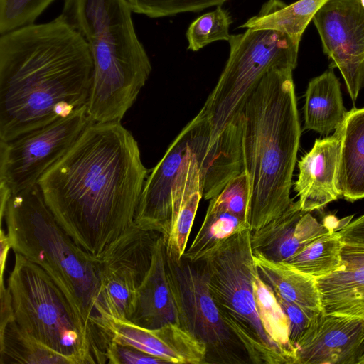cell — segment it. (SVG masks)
<instances>
[{
  "label": "cell",
  "instance_id": "cell-1",
  "mask_svg": "<svg viewBox=\"0 0 364 364\" xmlns=\"http://www.w3.org/2000/svg\"><path fill=\"white\" fill-rule=\"evenodd\" d=\"M147 176L130 131L91 122L38 186L58 225L97 260L134 224Z\"/></svg>",
  "mask_w": 364,
  "mask_h": 364
},
{
  "label": "cell",
  "instance_id": "cell-2",
  "mask_svg": "<svg viewBox=\"0 0 364 364\" xmlns=\"http://www.w3.org/2000/svg\"><path fill=\"white\" fill-rule=\"evenodd\" d=\"M92 74L88 43L58 17L1 34L0 141L87 108Z\"/></svg>",
  "mask_w": 364,
  "mask_h": 364
},
{
  "label": "cell",
  "instance_id": "cell-3",
  "mask_svg": "<svg viewBox=\"0 0 364 364\" xmlns=\"http://www.w3.org/2000/svg\"><path fill=\"white\" fill-rule=\"evenodd\" d=\"M14 252L40 266L62 291L90 343L96 364L107 363L113 322L102 293L97 260L57 223L38 185L11 195L0 210Z\"/></svg>",
  "mask_w": 364,
  "mask_h": 364
},
{
  "label": "cell",
  "instance_id": "cell-4",
  "mask_svg": "<svg viewBox=\"0 0 364 364\" xmlns=\"http://www.w3.org/2000/svg\"><path fill=\"white\" fill-rule=\"evenodd\" d=\"M292 73L289 68L270 70L243 109L251 232L279 217L294 201L290 191L301 129Z\"/></svg>",
  "mask_w": 364,
  "mask_h": 364
},
{
  "label": "cell",
  "instance_id": "cell-5",
  "mask_svg": "<svg viewBox=\"0 0 364 364\" xmlns=\"http://www.w3.org/2000/svg\"><path fill=\"white\" fill-rule=\"evenodd\" d=\"M200 262L222 319L244 346L250 363L295 364L272 341L261 321L253 290L257 268L250 230L232 235Z\"/></svg>",
  "mask_w": 364,
  "mask_h": 364
},
{
  "label": "cell",
  "instance_id": "cell-6",
  "mask_svg": "<svg viewBox=\"0 0 364 364\" xmlns=\"http://www.w3.org/2000/svg\"><path fill=\"white\" fill-rule=\"evenodd\" d=\"M230 53L220 77L198 114L208 132L209 146L226 126L243 112L264 75L275 68L294 70L299 46L287 34L247 28L230 35Z\"/></svg>",
  "mask_w": 364,
  "mask_h": 364
},
{
  "label": "cell",
  "instance_id": "cell-7",
  "mask_svg": "<svg viewBox=\"0 0 364 364\" xmlns=\"http://www.w3.org/2000/svg\"><path fill=\"white\" fill-rule=\"evenodd\" d=\"M7 280L15 321L71 364H96L90 343L67 298L38 265L18 252Z\"/></svg>",
  "mask_w": 364,
  "mask_h": 364
},
{
  "label": "cell",
  "instance_id": "cell-8",
  "mask_svg": "<svg viewBox=\"0 0 364 364\" xmlns=\"http://www.w3.org/2000/svg\"><path fill=\"white\" fill-rule=\"evenodd\" d=\"M166 267L178 323L205 346V363H251L244 346L222 319L202 263L166 257Z\"/></svg>",
  "mask_w": 364,
  "mask_h": 364
},
{
  "label": "cell",
  "instance_id": "cell-9",
  "mask_svg": "<svg viewBox=\"0 0 364 364\" xmlns=\"http://www.w3.org/2000/svg\"><path fill=\"white\" fill-rule=\"evenodd\" d=\"M90 122L85 108L10 141H0V191L11 196L38 185Z\"/></svg>",
  "mask_w": 364,
  "mask_h": 364
},
{
  "label": "cell",
  "instance_id": "cell-10",
  "mask_svg": "<svg viewBox=\"0 0 364 364\" xmlns=\"http://www.w3.org/2000/svg\"><path fill=\"white\" fill-rule=\"evenodd\" d=\"M161 235L134 224L97 259L102 297L113 321L129 322Z\"/></svg>",
  "mask_w": 364,
  "mask_h": 364
},
{
  "label": "cell",
  "instance_id": "cell-11",
  "mask_svg": "<svg viewBox=\"0 0 364 364\" xmlns=\"http://www.w3.org/2000/svg\"><path fill=\"white\" fill-rule=\"evenodd\" d=\"M313 22L329 68H338L355 102L364 88V7L360 0H328Z\"/></svg>",
  "mask_w": 364,
  "mask_h": 364
},
{
  "label": "cell",
  "instance_id": "cell-12",
  "mask_svg": "<svg viewBox=\"0 0 364 364\" xmlns=\"http://www.w3.org/2000/svg\"><path fill=\"white\" fill-rule=\"evenodd\" d=\"M294 347L296 364H364V321L322 311Z\"/></svg>",
  "mask_w": 364,
  "mask_h": 364
},
{
  "label": "cell",
  "instance_id": "cell-13",
  "mask_svg": "<svg viewBox=\"0 0 364 364\" xmlns=\"http://www.w3.org/2000/svg\"><path fill=\"white\" fill-rule=\"evenodd\" d=\"M191 147L188 122L147 176L136 207L134 224L165 237L171 218L172 194L178 172Z\"/></svg>",
  "mask_w": 364,
  "mask_h": 364
},
{
  "label": "cell",
  "instance_id": "cell-14",
  "mask_svg": "<svg viewBox=\"0 0 364 364\" xmlns=\"http://www.w3.org/2000/svg\"><path fill=\"white\" fill-rule=\"evenodd\" d=\"M333 230L318 222L311 212L302 210L298 200L293 201L279 217L251 232V245L253 253L284 262L314 240Z\"/></svg>",
  "mask_w": 364,
  "mask_h": 364
},
{
  "label": "cell",
  "instance_id": "cell-15",
  "mask_svg": "<svg viewBox=\"0 0 364 364\" xmlns=\"http://www.w3.org/2000/svg\"><path fill=\"white\" fill-rule=\"evenodd\" d=\"M340 145L338 127L331 136L316 139L311 149L299 161L294 188L302 210L323 209L341 197L337 188Z\"/></svg>",
  "mask_w": 364,
  "mask_h": 364
},
{
  "label": "cell",
  "instance_id": "cell-16",
  "mask_svg": "<svg viewBox=\"0 0 364 364\" xmlns=\"http://www.w3.org/2000/svg\"><path fill=\"white\" fill-rule=\"evenodd\" d=\"M114 341L132 346L168 363L205 364V346L178 323L149 329L114 321Z\"/></svg>",
  "mask_w": 364,
  "mask_h": 364
},
{
  "label": "cell",
  "instance_id": "cell-17",
  "mask_svg": "<svg viewBox=\"0 0 364 364\" xmlns=\"http://www.w3.org/2000/svg\"><path fill=\"white\" fill-rule=\"evenodd\" d=\"M202 198L199 165L191 145L173 187L169 230L163 236L167 258L176 262L183 258Z\"/></svg>",
  "mask_w": 364,
  "mask_h": 364
},
{
  "label": "cell",
  "instance_id": "cell-18",
  "mask_svg": "<svg viewBox=\"0 0 364 364\" xmlns=\"http://www.w3.org/2000/svg\"><path fill=\"white\" fill-rule=\"evenodd\" d=\"M129 322L149 329L178 323L177 309L167 277L162 235L155 244L150 267L138 289Z\"/></svg>",
  "mask_w": 364,
  "mask_h": 364
},
{
  "label": "cell",
  "instance_id": "cell-19",
  "mask_svg": "<svg viewBox=\"0 0 364 364\" xmlns=\"http://www.w3.org/2000/svg\"><path fill=\"white\" fill-rule=\"evenodd\" d=\"M337 188L349 202L364 198V107L347 112L340 125Z\"/></svg>",
  "mask_w": 364,
  "mask_h": 364
},
{
  "label": "cell",
  "instance_id": "cell-20",
  "mask_svg": "<svg viewBox=\"0 0 364 364\" xmlns=\"http://www.w3.org/2000/svg\"><path fill=\"white\" fill-rule=\"evenodd\" d=\"M303 109L305 129L327 135L342 124L347 111L333 68L309 82Z\"/></svg>",
  "mask_w": 364,
  "mask_h": 364
},
{
  "label": "cell",
  "instance_id": "cell-21",
  "mask_svg": "<svg viewBox=\"0 0 364 364\" xmlns=\"http://www.w3.org/2000/svg\"><path fill=\"white\" fill-rule=\"evenodd\" d=\"M254 260L260 277L275 295L306 311H323L316 277L258 253H254Z\"/></svg>",
  "mask_w": 364,
  "mask_h": 364
},
{
  "label": "cell",
  "instance_id": "cell-22",
  "mask_svg": "<svg viewBox=\"0 0 364 364\" xmlns=\"http://www.w3.org/2000/svg\"><path fill=\"white\" fill-rule=\"evenodd\" d=\"M316 279L323 312L364 321V267L343 264Z\"/></svg>",
  "mask_w": 364,
  "mask_h": 364
},
{
  "label": "cell",
  "instance_id": "cell-23",
  "mask_svg": "<svg viewBox=\"0 0 364 364\" xmlns=\"http://www.w3.org/2000/svg\"><path fill=\"white\" fill-rule=\"evenodd\" d=\"M327 1L298 0L286 4L281 0H269L257 15L239 27L277 31L287 34L299 46L306 27Z\"/></svg>",
  "mask_w": 364,
  "mask_h": 364
},
{
  "label": "cell",
  "instance_id": "cell-24",
  "mask_svg": "<svg viewBox=\"0 0 364 364\" xmlns=\"http://www.w3.org/2000/svg\"><path fill=\"white\" fill-rule=\"evenodd\" d=\"M0 353L1 364H71L22 329L15 320L0 331Z\"/></svg>",
  "mask_w": 364,
  "mask_h": 364
},
{
  "label": "cell",
  "instance_id": "cell-25",
  "mask_svg": "<svg viewBox=\"0 0 364 364\" xmlns=\"http://www.w3.org/2000/svg\"><path fill=\"white\" fill-rule=\"evenodd\" d=\"M250 229V224L226 211L207 210L203 223L183 257L192 262L205 259L232 235Z\"/></svg>",
  "mask_w": 364,
  "mask_h": 364
},
{
  "label": "cell",
  "instance_id": "cell-26",
  "mask_svg": "<svg viewBox=\"0 0 364 364\" xmlns=\"http://www.w3.org/2000/svg\"><path fill=\"white\" fill-rule=\"evenodd\" d=\"M342 242L336 230L314 240L285 263L316 278L328 275L343 266Z\"/></svg>",
  "mask_w": 364,
  "mask_h": 364
},
{
  "label": "cell",
  "instance_id": "cell-27",
  "mask_svg": "<svg viewBox=\"0 0 364 364\" xmlns=\"http://www.w3.org/2000/svg\"><path fill=\"white\" fill-rule=\"evenodd\" d=\"M253 290L259 314L267 333L296 364V350L289 339L287 317L274 291L262 279L257 269L253 277Z\"/></svg>",
  "mask_w": 364,
  "mask_h": 364
},
{
  "label": "cell",
  "instance_id": "cell-28",
  "mask_svg": "<svg viewBox=\"0 0 364 364\" xmlns=\"http://www.w3.org/2000/svg\"><path fill=\"white\" fill-rule=\"evenodd\" d=\"M231 23L229 13L220 6L199 16L190 24L186 31L188 49L198 51L215 41H228Z\"/></svg>",
  "mask_w": 364,
  "mask_h": 364
},
{
  "label": "cell",
  "instance_id": "cell-29",
  "mask_svg": "<svg viewBox=\"0 0 364 364\" xmlns=\"http://www.w3.org/2000/svg\"><path fill=\"white\" fill-rule=\"evenodd\" d=\"M207 210L226 211L250 224V186L247 174L244 171L230 180L220 193L210 200Z\"/></svg>",
  "mask_w": 364,
  "mask_h": 364
},
{
  "label": "cell",
  "instance_id": "cell-30",
  "mask_svg": "<svg viewBox=\"0 0 364 364\" xmlns=\"http://www.w3.org/2000/svg\"><path fill=\"white\" fill-rule=\"evenodd\" d=\"M54 0H0V33L34 23Z\"/></svg>",
  "mask_w": 364,
  "mask_h": 364
},
{
  "label": "cell",
  "instance_id": "cell-31",
  "mask_svg": "<svg viewBox=\"0 0 364 364\" xmlns=\"http://www.w3.org/2000/svg\"><path fill=\"white\" fill-rule=\"evenodd\" d=\"M132 11L150 18L170 16L184 12H197L221 6L228 0H127Z\"/></svg>",
  "mask_w": 364,
  "mask_h": 364
},
{
  "label": "cell",
  "instance_id": "cell-32",
  "mask_svg": "<svg viewBox=\"0 0 364 364\" xmlns=\"http://www.w3.org/2000/svg\"><path fill=\"white\" fill-rule=\"evenodd\" d=\"M109 364H166V360L132 346L113 341L107 351Z\"/></svg>",
  "mask_w": 364,
  "mask_h": 364
},
{
  "label": "cell",
  "instance_id": "cell-33",
  "mask_svg": "<svg viewBox=\"0 0 364 364\" xmlns=\"http://www.w3.org/2000/svg\"><path fill=\"white\" fill-rule=\"evenodd\" d=\"M275 296L287 317L289 339L294 346L312 318L318 314L306 311L300 306L290 303L277 295Z\"/></svg>",
  "mask_w": 364,
  "mask_h": 364
},
{
  "label": "cell",
  "instance_id": "cell-34",
  "mask_svg": "<svg viewBox=\"0 0 364 364\" xmlns=\"http://www.w3.org/2000/svg\"><path fill=\"white\" fill-rule=\"evenodd\" d=\"M352 218L351 215L342 219L338 235L344 245L364 247V215Z\"/></svg>",
  "mask_w": 364,
  "mask_h": 364
},
{
  "label": "cell",
  "instance_id": "cell-35",
  "mask_svg": "<svg viewBox=\"0 0 364 364\" xmlns=\"http://www.w3.org/2000/svg\"><path fill=\"white\" fill-rule=\"evenodd\" d=\"M1 299V316L0 331L2 330L10 321L15 320L12 307L11 296L7 287H0Z\"/></svg>",
  "mask_w": 364,
  "mask_h": 364
},
{
  "label": "cell",
  "instance_id": "cell-36",
  "mask_svg": "<svg viewBox=\"0 0 364 364\" xmlns=\"http://www.w3.org/2000/svg\"><path fill=\"white\" fill-rule=\"evenodd\" d=\"M342 260L346 266L364 267V247L344 245Z\"/></svg>",
  "mask_w": 364,
  "mask_h": 364
},
{
  "label": "cell",
  "instance_id": "cell-37",
  "mask_svg": "<svg viewBox=\"0 0 364 364\" xmlns=\"http://www.w3.org/2000/svg\"><path fill=\"white\" fill-rule=\"evenodd\" d=\"M11 249L7 234L1 229L0 232V287L4 286V274L8 252Z\"/></svg>",
  "mask_w": 364,
  "mask_h": 364
},
{
  "label": "cell",
  "instance_id": "cell-38",
  "mask_svg": "<svg viewBox=\"0 0 364 364\" xmlns=\"http://www.w3.org/2000/svg\"><path fill=\"white\" fill-rule=\"evenodd\" d=\"M363 6L364 7V0H360Z\"/></svg>",
  "mask_w": 364,
  "mask_h": 364
}]
</instances>
